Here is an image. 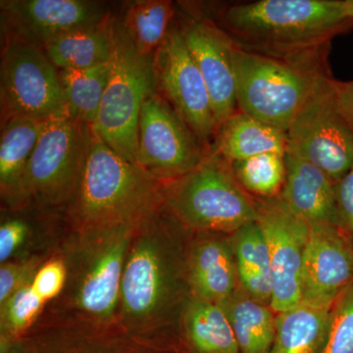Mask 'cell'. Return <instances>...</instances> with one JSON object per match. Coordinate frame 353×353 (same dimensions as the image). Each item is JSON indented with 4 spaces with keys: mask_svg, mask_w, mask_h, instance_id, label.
<instances>
[{
    "mask_svg": "<svg viewBox=\"0 0 353 353\" xmlns=\"http://www.w3.org/2000/svg\"><path fill=\"white\" fill-rule=\"evenodd\" d=\"M192 236L163 203L134 228L123 271L117 322L136 340L185 353L181 320L192 297L188 271Z\"/></svg>",
    "mask_w": 353,
    "mask_h": 353,
    "instance_id": "obj_1",
    "label": "cell"
},
{
    "mask_svg": "<svg viewBox=\"0 0 353 353\" xmlns=\"http://www.w3.org/2000/svg\"><path fill=\"white\" fill-rule=\"evenodd\" d=\"M240 50L329 70L330 43L353 28L343 0H257L205 12Z\"/></svg>",
    "mask_w": 353,
    "mask_h": 353,
    "instance_id": "obj_2",
    "label": "cell"
},
{
    "mask_svg": "<svg viewBox=\"0 0 353 353\" xmlns=\"http://www.w3.org/2000/svg\"><path fill=\"white\" fill-rule=\"evenodd\" d=\"M163 185L94 131L80 187L66 208L70 234L138 226L163 203Z\"/></svg>",
    "mask_w": 353,
    "mask_h": 353,
    "instance_id": "obj_3",
    "label": "cell"
},
{
    "mask_svg": "<svg viewBox=\"0 0 353 353\" xmlns=\"http://www.w3.org/2000/svg\"><path fill=\"white\" fill-rule=\"evenodd\" d=\"M134 228L70 234L57 252L68 267V280L61 296L44 310L46 315L117 322L123 271Z\"/></svg>",
    "mask_w": 353,
    "mask_h": 353,
    "instance_id": "obj_4",
    "label": "cell"
},
{
    "mask_svg": "<svg viewBox=\"0 0 353 353\" xmlns=\"http://www.w3.org/2000/svg\"><path fill=\"white\" fill-rule=\"evenodd\" d=\"M163 204L190 233L232 234L256 222V199L243 190L231 164L209 153L190 173L165 183Z\"/></svg>",
    "mask_w": 353,
    "mask_h": 353,
    "instance_id": "obj_5",
    "label": "cell"
},
{
    "mask_svg": "<svg viewBox=\"0 0 353 353\" xmlns=\"http://www.w3.org/2000/svg\"><path fill=\"white\" fill-rule=\"evenodd\" d=\"M233 64L239 110L285 132L319 79L331 75L330 70L264 57L234 46Z\"/></svg>",
    "mask_w": 353,
    "mask_h": 353,
    "instance_id": "obj_6",
    "label": "cell"
},
{
    "mask_svg": "<svg viewBox=\"0 0 353 353\" xmlns=\"http://www.w3.org/2000/svg\"><path fill=\"white\" fill-rule=\"evenodd\" d=\"M113 43L110 77L92 130L114 152L137 163L141 108L157 92L153 57L139 54L115 16Z\"/></svg>",
    "mask_w": 353,
    "mask_h": 353,
    "instance_id": "obj_7",
    "label": "cell"
},
{
    "mask_svg": "<svg viewBox=\"0 0 353 353\" xmlns=\"http://www.w3.org/2000/svg\"><path fill=\"white\" fill-rule=\"evenodd\" d=\"M92 127L69 114L46 120L28 164V201L48 208H68L80 187L92 143Z\"/></svg>",
    "mask_w": 353,
    "mask_h": 353,
    "instance_id": "obj_8",
    "label": "cell"
},
{
    "mask_svg": "<svg viewBox=\"0 0 353 353\" xmlns=\"http://www.w3.org/2000/svg\"><path fill=\"white\" fill-rule=\"evenodd\" d=\"M0 63L1 123L13 118L46 121L68 114L59 71L43 48L3 34Z\"/></svg>",
    "mask_w": 353,
    "mask_h": 353,
    "instance_id": "obj_9",
    "label": "cell"
},
{
    "mask_svg": "<svg viewBox=\"0 0 353 353\" xmlns=\"http://www.w3.org/2000/svg\"><path fill=\"white\" fill-rule=\"evenodd\" d=\"M287 153L310 162L334 183L353 167V127L336 103L334 79L323 76L287 131Z\"/></svg>",
    "mask_w": 353,
    "mask_h": 353,
    "instance_id": "obj_10",
    "label": "cell"
},
{
    "mask_svg": "<svg viewBox=\"0 0 353 353\" xmlns=\"http://www.w3.org/2000/svg\"><path fill=\"white\" fill-rule=\"evenodd\" d=\"M210 153L170 103L155 92L141 108L137 164L168 183L196 169Z\"/></svg>",
    "mask_w": 353,
    "mask_h": 353,
    "instance_id": "obj_11",
    "label": "cell"
},
{
    "mask_svg": "<svg viewBox=\"0 0 353 353\" xmlns=\"http://www.w3.org/2000/svg\"><path fill=\"white\" fill-rule=\"evenodd\" d=\"M152 64L157 94L171 104L210 152L217 132L212 101L176 20L155 51Z\"/></svg>",
    "mask_w": 353,
    "mask_h": 353,
    "instance_id": "obj_12",
    "label": "cell"
},
{
    "mask_svg": "<svg viewBox=\"0 0 353 353\" xmlns=\"http://www.w3.org/2000/svg\"><path fill=\"white\" fill-rule=\"evenodd\" d=\"M0 353H179L146 345L118 322L97 323L65 316H41L19 340Z\"/></svg>",
    "mask_w": 353,
    "mask_h": 353,
    "instance_id": "obj_13",
    "label": "cell"
},
{
    "mask_svg": "<svg viewBox=\"0 0 353 353\" xmlns=\"http://www.w3.org/2000/svg\"><path fill=\"white\" fill-rule=\"evenodd\" d=\"M255 199L256 222L263 232L270 257L271 308L282 312L301 303V269L310 228L282 197Z\"/></svg>",
    "mask_w": 353,
    "mask_h": 353,
    "instance_id": "obj_14",
    "label": "cell"
},
{
    "mask_svg": "<svg viewBox=\"0 0 353 353\" xmlns=\"http://www.w3.org/2000/svg\"><path fill=\"white\" fill-rule=\"evenodd\" d=\"M176 22L208 85L218 131L239 111L233 43L205 12L183 11Z\"/></svg>",
    "mask_w": 353,
    "mask_h": 353,
    "instance_id": "obj_15",
    "label": "cell"
},
{
    "mask_svg": "<svg viewBox=\"0 0 353 353\" xmlns=\"http://www.w3.org/2000/svg\"><path fill=\"white\" fill-rule=\"evenodd\" d=\"M303 269L301 303L333 305L353 283V245L339 227L311 225Z\"/></svg>",
    "mask_w": 353,
    "mask_h": 353,
    "instance_id": "obj_16",
    "label": "cell"
},
{
    "mask_svg": "<svg viewBox=\"0 0 353 353\" xmlns=\"http://www.w3.org/2000/svg\"><path fill=\"white\" fill-rule=\"evenodd\" d=\"M3 34L43 48L65 32L101 22L108 15L99 2L88 0L1 1Z\"/></svg>",
    "mask_w": 353,
    "mask_h": 353,
    "instance_id": "obj_17",
    "label": "cell"
},
{
    "mask_svg": "<svg viewBox=\"0 0 353 353\" xmlns=\"http://www.w3.org/2000/svg\"><path fill=\"white\" fill-rule=\"evenodd\" d=\"M188 271L192 297L222 303L233 296L240 285L230 234H192Z\"/></svg>",
    "mask_w": 353,
    "mask_h": 353,
    "instance_id": "obj_18",
    "label": "cell"
},
{
    "mask_svg": "<svg viewBox=\"0 0 353 353\" xmlns=\"http://www.w3.org/2000/svg\"><path fill=\"white\" fill-rule=\"evenodd\" d=\"M285 166L287 175L280 196L287 205L309 226L340 228L336 183L315 165L290 153H285Z\"/></svg>",
    "mask_w": 353,
    "mask_h": 353,
    "instance_id": "obj_19",
    "label": "cell"
},
{
    "mask_svg": "<svg viewBox=\"0 0 353 353\" xmlns=\"http://www.w3.org/2000/svg\"><path fill=\"white\" fill-rule=\"evenodd\" d=\"M46 122L13 118L1 123L0 192L2 202L11 210L30 203L24 189L26 171Z\"/></svg>",
    "mask_w": 353,
    "mask_h": 353,
    "instance_id": "obj_20",
    "label": "cell"
},
{
    "mask_svg": "<svg viewBox=\"0 0 353 353\" xmlns=\"http://www.w3.org/2000/svg\"><path fill=\"white\" fill-rule=\"evenodd\" d=\"M113 20L109 13L101 22L51 39L43 50L58 70H83L109 63L113 55Z\"/></svg>",
    "mask_w": 353,
    "mask_h": 353,
    "instance_id": "obj_21",
    "label": "cell"
},
{
    "mask_svg": "<svg viewBox=\"0 0 353 353\" xmlns=\"http://www.w3.org/2000/svg\"><path fill=\"white\" fill-rule=\"evenodd\" d=\"M287 132L239 110L219 128L210 152L229 163L275 152L287 153Z\"/></svg>",
    "mask_w": 353,
    "mask_h": 353,
    "instance_id": "obj_22",
    "label": "cell"
},
{
    "mask_svg": "<svg viewBox=\"0 0 353 353\" xmlns=\"http://www.w3.org/2000/svg\"><path fill=\"white\" fill-rule=\"evenodd\" d=\"M185 353H240L226 311L220 303L190 297L181 320Z\"/></svg>",
    "mask_w": 353,
    "mask_h": 353,
    "instance_id": "obj_23",
    "label": "cell"
},
{
    "mask_svg": "<svg viewBox=\"0 0 353 353\" xmlns=\"http://www.w3.org/2000/svg\"><path fill=\"white\" fill-rule=\"evenodd\" d=\"M332 306L301 303L276 313L271 353H321L328 334Z\"/></svg>",
    "mask_w": 353,
    "mask_h": 353,
    "instance_id": "obj_24",
    "label": "cell"
},
{
    "mask_svg": "<svg viewBox=\"0 0 353 353\" xmlns=\"http://www.w3.org/2000/svg\"><path fill=\"white\" fill-rule=\"evenodd\" d=\"M239 285L246 294L271 306L272 283L268 246L257 222L230 234Z\"/></svg>",
    "mask_w": 353,
    "mask_h": 353,
    "instance_id": "obj_25",
    "label": "cell"
},
{
    "mask_svg": "<svg viewBox=\"0 0 353 353\" xmlns=\"http://www.w3.org/2000/svg\"><path fill=\"white\" fill-rule=\"evenodd\" d=\"M226 311L240 353H271L276 333V312L268 304L236 290L220 303Z\"/></svg>",
    "mask_w": 353,
    "mask_h": 353,
    "instance_id": "obj_26",
    "label": "cell"
},
{
    "mask_svg": "<svg viewBox=\"0 0 353 353\" xmlns=\"http://www.w3.org/2000/svg\"><path fill=\"white\" fill-rule=\"evenodd\" d=\"M175 13L168 0H138L128 2L119 21L139 54L153 57L170 32Z\"/></svg>",
    "mask_w": 353,
    "mask_h": 353,
    "instance_id": "obj_27",
    "label": "cell"
},
{
    "mask_svg": "<svg viewBox=\"0 0 353 353\" xmlns=\"http://www.w3.org/2000/svg\"><path fill=\"white\" fill-rule=\"evenodd\" d=\"M58 71L69 115L94 127L108 88L111 61L92 68Z\"/></svg>",
    "mask_w": 353,
    "mask_h": 353,
    "instance_id": "obj_28",
    "label": "cell"
},
{
    "mask_svg": "<svg viewBox=\"0 0 353 353\" xmlns=\"http://www.w3.org/2000/svg\"><path fill=\"white\" fill-rule=\"evenodd\" d=\"M230 164L236 180L250 196L272 199L282 194L287 175L285 155L263 153Z\"/></svg>",
    "mask_w": 353,
    "mask_h": 353,
    "instance_id": "obj_29",
    "label": "cell"
},
{
    "mask_svg": "<svg viewBox=\"0 0 353 353\" xmlns=\"http://www.w3.org/2000/svg\"><path fill=\"white\" fill-rule=\"evenodd\" d=\"M32 282L0 304V345L19 340L43 316L48 303L36 294Z\"/></svg>",
    "mask_w": 353,
    "mask_h": 353,
    "instance_id": "obj_30",
    "label": "cell"
},
{
    "mask_svg": "<svg viewBox=\"0 0 353 353\" xmlns=\"http://www.w3.org/2000/svg\"><path fill=\"white\" fill-rule=\"evenodd\" d=\"M321 353H353V283L332 306L328 334Z\"/></svg>",
    "mask_w": 353,
    "mask_h": 353,
    "instance_id": "obj_31",
    "label": "cell"
},
{
    "mask_svg": "<svg viewBox=\"0 0 353 353\" xmlns=\"http://www.w3.org/2000/svg\"><path fill=\"white\" fill-rule=\"evenodd\" d=\"M46 259L44 255L34 254L2 263L0 266V304L6 303L14 292L31 283Z\"/></svg>",
    "mask_w": 353,
    "mask_h": 353,
    "instance_id": "obj_32",
    "label": "cell"
},
{
    "mask_svg": "<svg viewBox=\"0 0 353 353\" xmlns=\"http://www.w3.org/2000/svg\"><path fill=\"white\" fill-rule=\"evenodd\" d=\"M68 280V267L63 257L57 252L51 253L43 265L39 267L32 288L46 303L61 296Z\"/></svg>",
    "mask_w": 353,
    "mask_h": 353,
    "instance_id": "obj_33",
    "label": "cell"
},
{
    "mask_svg": "<svg viewBox=\"0 0 353 353\" xmlns=\"http://www.w3.org/2000/svg\"><path fill=\"white\" fill-rule=\"evenodd\" d=\"M31 236L29 223L21 218H13L0 226V263H6L22 250Z\"/></svg>",
    "mask_w": 353,
    "mask_h": 353,
    "instance_id": "obj_34",
    "label": "cell"
},
{
    "mask_svg": "<svg viewBox=\"0 0 353 353\" xmlns=\"http://www.w3.org/2000/svg\"><path fill=\"white\" fill-rule=\"evenodd\" d=\"M336 197L341 230L353 245V167L336 183Z\"/></svg>",
    "mask_w": 353,
    "mask_h": 353,
    "instance_id": "obj_35",
    "label": "cell"
},
{
    "mask_svg": "<svg viewBox=\"0 0 353 353\" xmlns=\"http://www.w3.org/2000/svg\"><path fill=\"white\" fill-rule=\"evenodd\" d=\"M334 94L341 112L353 127V81L339 82L334 80Z\"/></svg>",
    "mask_w": 353,
    "mask_h": 353,
    "instance_id": "obj_36",
    "label": "cell"
},
{
    "mask_svg": "<svg viewBox=\"0 0 353 353\" xmlns=\"http://www.w3.org/2000/svg\"><path fill=\"white\" fill-rule=\"evenodd\" d=\"M343 8L348 19L353 20V0H343Z\"/></svg>",
    "mask_w": 353,
    "mask_h": 353,
    "instance_id": "obj_37",
    "label": "cell"
}]
</instances>
